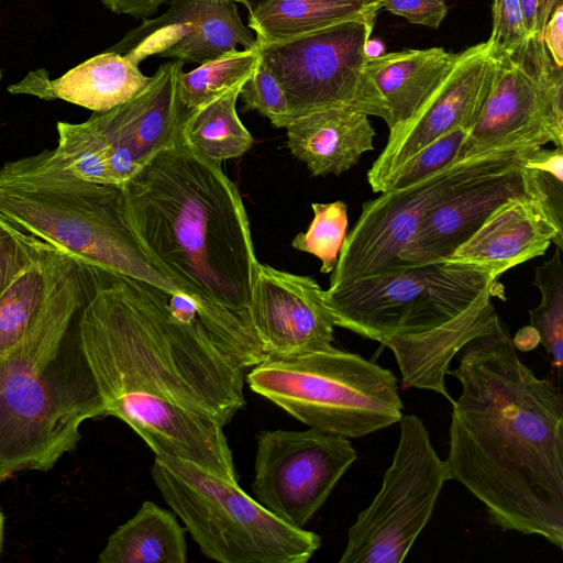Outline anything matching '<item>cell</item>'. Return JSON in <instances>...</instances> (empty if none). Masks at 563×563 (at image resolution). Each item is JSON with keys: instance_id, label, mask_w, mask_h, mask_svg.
<instances>
[{"instance_id": "18", "label": "cell", "mask_w": 563, "mask_h": 563, "mask_svg": "<svg viewBox=\"0 0 563 563\" xmlns=\"http://www.w3.org/2000/svg\"><path fill=\"white\" fill-rule=\"evenodd\" d=\"M184 64H162L142 92L129 101L87 120L113 145L128 151L143 166L181 142L187 113L179 90Z\"/></svg>"}, {"instance_id": "4", "label": "cell", "mask_w": 563, "mask_h": 563, "mask_svg": "<svg viewBox=\"0 0 563 563\" xmlns=\"http://www.w3.org/2000/svg\"><path fill=\"white\" fill-rule=\"evenodd\" d=\"M500 276L442 261L329 287L323 299L336 327L393 352L406 386L452 404L445 385L452 360L474 339L505 330L492 302Z\"/></svg>"}, {"instance_id": "41", "label": "cell", "mask_w": 563, "mask_h": 563, "mask_svg": "<svg viewBox=\"0 0 563 563\" xmlns=\"http://www.w3.org/2000/svg\"><path fill=\"white\" fill-rule=\"evenodd\" d=\"M3 528H4V517L0 510V552L2 549V542H3Z\"/></svg>"}, {"instance_id": "9", "label": "cell", "mask_w": 563, "mask_h": 563, "mask_svg": "<svg viewBox=\"0 0 563 563\" xmlns=\"http://www.w3.org/2000/svg\"><path fill=\"white\" fill-rule=\"evenodd\" d=\"M399 426L398 445L382 487L350 527L340 563L402 562L451 479L423 421L402 415Z\"/></svg>"}, {"instance_id": "27", "label": "cell", "mask_w": 563, "mask_h": 563, "mask_svg": "<svg viewBox=\"0 0 563 563\" xmlns=\"http://www.w3.org/2000/svg\"><path fill=\"white\" fill-rule=\"evenodd\" d=\"M56 157L76 177L121 187L142 167L132 155L108 141L88 121L57 122Z\"/></svg>"}, {"instance_id": "39", "label": "cell", "mask_w": 563, "mask_h": 563, "mask_svg": "<svg viewBox=\"0 0 563 563\" xmlns=\"http://www.w3.org/2000/svg\"><path fill=\"white\" fill-rule=\"evenodd\" d=\"M169 0H101L102 4L115 14L133 18H148Z\"/></svg>"}, {"instance_id": "15", "label": "cell", "mask_w": 563, "mask_h": 563, "mask_svg": "<svg viewBox=\"0 0 563 563\" xmlns=\"http://www.w3.org/2000/svg\"><path fill=\"white\" fill-rule=\"evenodd\" d=\"M157 18L143 19L109 51L140 65L155 56L198 65L236 49L257 48L253 32L243 24L236 3L229 0H169Z\"/></svg>"}, {"instance_id": "38", "label": "cell", "mask_w": 563, "mask_h": 563, "mask_svg": "<svg viewBox=\"0 0 563 563\" xmlns=\"http://www.w3.org/2000/svg\"><path fill=\"white\" fill-rule=\"evenodd\" d=\"M542 40L556 67H563V4L555 8L548 20Z\"/></svg>"}, {"instance_id": "6", "label": "cell", "mask_w": 563, "mask_h": 563, "mask_svg": "<svg viewBox=\"0 0 563 563\" xmlns=\"http://www.w3.org/2000/svg\"><path fill=\"white\" fill-rule=\"evenodd\" d=\"M120 189L76 177L54 148L0 167V211L85 269L133 277L180 294L140 246L119 205Z\"/></svg>"}, {"instance_id": "22", "label": "cell", "mask_w": 563, "mask_h": 563, "mask_svg": "<svg viewBox=\"0 0 563 563\" xmlns=\"http://www.w3.org/2000/svg\"><path fill=\"white\" fill-rule=\"evenodd\" d=\"M84 266L58 251L35 264L0 295V356L31 333L62 300L84 289Z\"/></svg>"}, {"instance_id": "14", "label": "cell", "mask_w": 563, "mask_h": 563, "mask_svg": "<svg viewBox=\"0 0 563 563\" xmlns=\"http://www.w3.org/2000/svg\"><path fill=\"white\" fill-rule=\"evenodd\" d=\"M496 57L489 43L475 44L456 60L419 112L388 141L367 172L373 192H383L390 177L422 147L462 128L474 125L489 92Z\"/></svg>"}, {"instance_id": "36", "label": "cell", "mask_w": 563, "mask_h": 563, "mask_svg": "<svg viewBox=\"0 0 563 563\" xmlns=\"http://www.w3.org/2000/svg\"><path fill=\"white\" fill-rule=\"evenodd\" d=\"M380 8L432 29L440 26L448 12L445 0H380Z\"/></svg>"}, {"instance_id": "5", "label": "cell", "mask_w": 563, "mask_h": 563, "mask_svg": "<svg viewBox=\"0 0 563 563\" xmlns=\"http://www.w3.org/2000/svg\"><path fill=\"white\" fill-rule=\"evenodd\" d=\"M79 290L62 300L21 343L0 356V483L21 471L52 470L103 416L86 361Z\"/></svg>"}, {"instance_id": "42", "label": "cell", "mask_w": 563, "mask_h": 563, "mask_svg": "<svg viewBox=\"0 0 563 563\" xmlns=\"http://www.w3.org/2000/svg\"><path fill=\"white\" fill-rule=\"evenodd\" d=\"M1 79H2V71L0 70V81H1Z\"/></svg>"}, {"instance_id": "26", "label": "cell", "mask_w": 563, "mask_h": 563, "mask_svg": "<svg viewBox=\"0 0 563 563\" xmlns=\"http://www.w3.org/2000/svg\"><path fill=\"white\" fill-rule=\"evenodd\" d=\"M245 81L223 89L187 111L180 137L195 154L221 164L243 156L253 146L254 139L236 112V101Z\"/></svg>"}, {"instance_id": "32", "label": "cell", "mask_w": 563, "mask_h": 563, "mask_svg": "<svg viewBox=\"0 0 563 563\" xmlns=\"http://www.w3.org/2000/svg\"><path fill=\"white\" fill-rule=\"evenodd\" d=\"M58 251L0 211V295L23 272Z\"/></svg>"}, {"instance_id": "24", "label": "cell", "mask_w": 563, "mask_h": 563, "mask_svg": "<svg viewBox=\"0 0 563 563\" xmlns=\"http://www.w3.org/2000/svg\"><path fill=\"white\" fill-rule=\"evenodd\" d=\"M380 0H267L249 9L247 27L257 47L288 42L365 16H377Z\"/></svg>"}, {"instance_id": "17", "label": "cell", "mask_w": 563, "mask_h": 563, "mask_svg": "<svg viewBox=\"0 0 563 563\" xmlns=\"http://www.w3.org/2000/svg\"><path fill=\"white\" fill-rule=\"evenodd\" d=\"M520 153L506 164L461 183L430 208L401 255L399 269L448 261L498 207L517 197H533Z\"/></svg>"}, {"instance_id": "28", "label": "cell", "mask_w": 563, "mask_h": 563, "mask_svg": "<svg viewBox=\"0 0 563 563\" xmlns=\"http://www.w3.org/2000/svg\"><path fill=\"white\" fill-rule=\"evenodd\" d=\"M261 60L260 49H232L200 64L179 78L183 104L189 111L223 89L246 80Z\"/></svg>"}, {"instance_id": "30", "label": "cell", "mask_w": 563, "mask_h": 563, "mask_svg": "<svg viewBox=\"0 0 563 563\" xmlns=\"http://www.w3.org/2000/svg\"><path fill=\"white\" fill-rule=\"evenodd\" d=\"M313 219L306 232L298 233L291 245L321 261L320 272L328 274L336 265L347 228V206L342 200L312 203Z\"/></svg>"}, {"instance_id": "13", "label": "cell", "mask_w": 563, "mask_h": 563, "mask_svg": "<svg viewBox=\"0 0 563 563\" xmlns=\"http://www.w3.org/2000/svg\"><path fill=\"white\" fill-rule=\"evenodd\" d=\"M357 459L349 438L310 428L262 431L256 438L254 498L303 529Z\"/></svg>"}, {"instance_id": "2", "label": "cell", "mask_w": 563, "mask_h": 563, "mask_svg": "<svg viewBox=\"0 0 563 563\" xmlns=\"http://www.w3.org/2000/svg\"><path fill=\"white\" fill-rule=\"evenodd\" d=\"M452 402L451 479L484 506L492 525L563 548V399L519 357L504 330L462 349Z\"/></svg>"}, {"instance_id": "3", "label": "cell", "mask_w": 563, "mask_h": 563, "mask_svg": "<svg viewBox=\"0 0 563 563\" xmlns=\"http://www.w3.org/2000/svg\"><path fill=\"white\" fill-rule=\"evenodd\" d=\"M122 217L150 262L197 308L214 343L244 368L265 360L251 319L258 263L236 185L183 142L120 188Z\"/></svg>"}, {"instance_id": "20", "label": "cell", "mask_w": 563, "mask_h": 563, "mask_svg": "<svg viewBox=\"0 0 563 563\" xmlns=\"http://www.w3.org/2000/svg\"><path fill=\"white\" fill-rule=\"evenodd\" d=\"M150 79L140 70L139 64L124 54L107 51L54 80L41 70L31 73L8 89L12 93H29L45 100L60 99L93 112H103L137 96Z\"/></svg>"}, {"instance_id": "7", "label": "cell", "mask_w": 563, "mask_h": 563, "mask_svg": "<svg viewBox=\"0 0 563 563\" xmlns=\"http://www.w3.org/2000/svg\"><path fill=\"white\" fill-rule=\"evenodd\" d=\"M249 387L310 428L361 438L402 417L398 380L387 368L331 347L265 358L246 374Z\"/></svg>"}, {"instance_id": "31", "label": "cell", "mask_w": 563, "mask_h": 563, "mask_svg": "<svg viewBox=\"0 0 563 563\" xmlns=\"http://www.w3.org/2000/svg\"><path fill=\"white\" fill-rule=\"evenodd\" d=\"M520 163L532 196L563 227V150L543 146L521 150Z\"/></svg>"}, {"instance_id": "12", "label": "cell", "mask_w": 563, "mask_h": 563, "mask_svg": "<svg viewBox=\"0 0 563 563\" xmlns=\"http://www.w3.org/2000/svg\"><path fill=\"white\" fill-rule=\"evenodd\" d=\"M521 150L468 156L415 185L385 190L378 198L364 202L355 225L344 239L330 287L399 269L401 255L430 208L461 183L506 164Z\"/></svg>"}, {"instance_id": "10", "label": "cell", "mask_w": 563, "mask_h": 563, "mask_svg": "<svg viewBox=\"0 0 563 563\" xmlns=\"http://www.w3.org/2000/svg\"><path fill=\"white\" fill-rule=\"evenodd\" d=\"M376 16L352 19L258 47L285 93L290 122L331 107H352L386 121L385 103L365 71Z\"/></svg>"}, {"instance_id": "11", "label": "cell", "mask_w": 563, "mask_h": 563, "mask_svg": "<svg viewBox=\"0 0 563 563\" xmlns=\"http://www.w3.org/2000/svg\"><path fill=\"white\" fill-rule=\"evenodd\" d=\"M495 57L489 92L460 159L548 143L562 146L563 68L555 66L543 40L528 37L510 53Z\"/></svg>"}, {"instance_id": "34", "label": "cell", "mask_w": 563, "mask_h": 563, "mask_svg": "<svg viewBox=\"0 0 563 563\" xmlns=\"http://www.w3.org/2000/svg\"><path fill=\"white\" fill-rule=\"evenodd\" d=\"M239 97L244 102V110L260 112L271 121L273 126L286 129L290 123L285 93L262 58L253 74L243 84Z\"/></svg>"}, {"instance_id": "1", "label": "cell", "mask_w": 563, "mask_h": 563, "mask_svg": "<svg viewBox=\"0 0 563 563\" xmlns=\"http://www.w3.org/2000/svg\"><path fill=\"white\" fill-rule=\"evenodd\" d=\"M95 271L78 332L103 416L125 422L156 456L238 483L224 427L245 405V368L197 317L176 316L162 288Z\"/></svg>"}, {"instance_id": "8", "label": "cell", "mask_w": 563, "mask_h": 563, "mask_svg": "<svg viewBox=\"0 0 563 563\" xmlns=\"http://www.w3.org/2000/svg\"><path fill=\"white\" fill-rule=\"evenodd\" d=\"M152 477L209 559L220 563H306L319 534L282 521L235 482L198 465L156 456Z\"/></svg>"}, {"instance_id": "19", "label": "cell", "mask_w": 563, "mask_h": 563, "mask_svg": "<svg viewBox=\"0 0 563 563\" xmlns=\"http://www.w3.org/2000/svg\"><path fill=\"white\" fill-rule=\"evenodd\" d=\"M563 250V227L533 197L498 207L448 261L475 264L499 274L542 256L551 243Z\"/></svg>"}, {"instance_id": "25", "label": "cell", "mask_w": 563, "mask_h": 563, "mask_svg": "<svg viewBox=\"0 0 563 563\" xmlns=\"http://www.w3.org/2000/svg\"><path fill=\"white\" fill-rule=\"evenodd\" d=\"M176 514L143 501L136 514L108 538L99 563H186L187 542Z\"/></svg>"}, {"instance_id": "16", "label": "cell", "mask_w": 563, "mask_h": 563, "mask_svg": "<svg viewBox=\"0 0 563 563\" xmlns=\"http://www.w3.org/2000/svg\"><path fill=\"white\" fill-rule=\"evenodd\" d=\"M251 319L265 358H288L332 346L334 322L323 289L302 276L257 263Z\"/></svg>"}, {"instance_id": "37", "label": "cell", "mask_w": 563, "mask_h": 563, "mask_svg": "<svg viewBox=\"0 0 563 563\" xmlns=\"http://www.w3.org/2000/svg\"><path fill=\"white\" fill-rule=\"evenodd\" d=\"M529 37L542 40L548 20L563 0H519Z\"/></svg>"}, {"instance_id": "40", "label": "cell", "mask_w": 563, "mask_h": 563, "mask_svg": "<svg viewBox=\"0 0 563 563\" xmlns=\"http://www.w3.org/2000/svg\"><path fill=\"white\" fill-rule=\"evenodd\" d=\"M231 2H234V3H241L243 5H245L249 9L253 8L254 5L261 3V2H264V1H267V0H229Z\"/></svg>"}, {"instance_id": "29", "label": "cell", "mask_w": 563, "mask_h": 563, "mask_svg": "<svg viewBox=\"0 0 563 563\" xmlns=\"http://www.w3.org/2000/svg\"><path fill=\"white\" fill-rule=\"evenodd\" d=\"M534 285L541 302L530 310V327L534 329L551 363L561 373L563 363V265L562 250L536 268Z\"/></svg>"}, {"instance_id": "33", "label": "cell", "mask_w": 563, "mask_h": 563, "mask_svg": "<svg viewBox=\"0 0 563 563\" xmlns=\"http://www.w3.org/2000/svg\"><path fill=\"white\" fill-rule=\"evenodd\" d=\"M467 133L466 130L456 128L422 147L390 177L385 190L415 185L460 161Z\"/></svg>"}, {"instance_id": "23", "label": "cell", "mask_w": 563, "mask_h": 563, "mask_svg": "<svg viewBox=\"0 0 563 563\" xmlns=\"http://www.w3.org/2000/svg\"><path fill=\"white\" fill-rule=\"evenodd\" d=\"M457 54L431 47L368 56L365 71L385 103L389 136L419 112L452 68Z\"/></svg>"}, {"instance_id": "35", "label": "cell", "mask_w": 563, "mask_h": 563, "mask_svg": "<svg viewBox=\"0 0 563 563\" xmlns=\"http://www.w3.org/2000/svg\"><path fill=\"white\" fill-rule=\"evenodd\" d=\"M519 0H494L493 26L487 42L495 56L510 53L528 38Z\"/></svg>"}, {"instance_id": "21", "label": "cell", "mask_w": 563, "mask_h": 563, "mask_svg": "<svg viewBox=\"0 0 563 563\" xmlns=\"http://www.w3.org/2000/svg\"><path fill=\"white\" fill-rule=\"evenodd\" d=\"M368 114L352 107H331L295 119L286 128L290 153L313 176L340 175L374 150Z\"/></svg>"}]
</instances>
